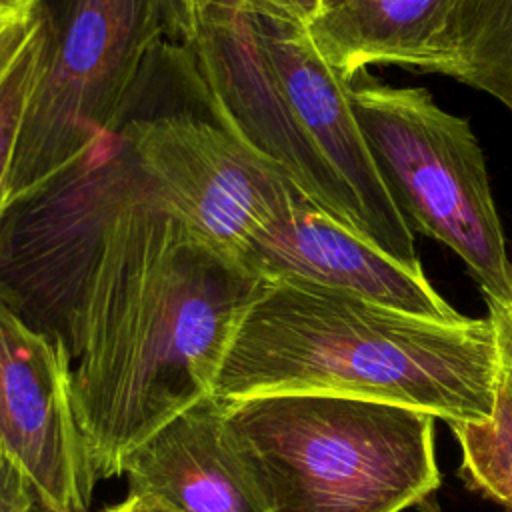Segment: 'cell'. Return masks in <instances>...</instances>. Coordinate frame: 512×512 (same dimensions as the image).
I'll use <instances>...</instances> for the list:
<instances>
[{"instance_id":"5","label":"cell","mask_w":512,"mask_h":512,"mask_svg":"<svg viewBox=\"0 0 512 512\" xmlns=\"http://www.w3.org/2000/svg\"><path fill=\"white\" fill-rule=\"evenodd\" d=\"M162 36L152 0H60L56 14L48 10V44L22 118L10 208L122 128L126 100Z\"/></svg>"},{"instance_id":"13","label":"cell","mask_w":512,"mask_h":512,"mask_svg":"<svg viewBox=\"0 0 512 512\" xmlns=\"http://www.w3.org/2000/svg\"><path fill=\"white\" fill-rule=\"evenodd\" d=\"M444 0H320L308 36L346 82L368 66L394 64L430 72L432 32Z\"/></svg>"},{"instance_id":"17","label":"cell","mask_w":512,"mask_h":512,"mask_svg":"<svg viewBox=\"0 0 512 512\" xmlns=\"http://www.w3.org/2000/svg\"><path fill=\"white\" fill-rule=\"evenodd\" d=\"M488 320L496 348V392L512 400V300L488 302Z\"/></svg>"},{"instance_id":"4","label":"cell","mask_w":512,"mask_h":512,"mask_svg":"<svg viewBox=\"0 0 512 512\" xmlns=\"http://www.w3.org/2000/svg\"><path fill=\"white\" fill-rule=\"evenodd\" d=\"M352 106L380 174L412 230L448 246L486 302L512 300V260L482 148L468 120L426 88L352 82Z\"/></svg>"},{"instance_id":"9","label":"cell","mask_w":512,"mask_h":512,"mask_svg":"<svg viewBox=\"0 0 512 512\" xmlns=\"http://www.w3.org/2000/svg\"><path fill=\"white\" fill-rule=\"evenodd\" d=\"M252 22L280 90L316 154L346 192L360 236L422 268L410 222L394 202L352 106V84L314 48L306 26L250 2Z\"/></svg>"},{"instance_id":"2","label":"cell","mask_w":512,"mask_h":512,"mask_svg":"<svg viewBox=\"0 0 512 512\" xmlns=\"http://www.w3.org/2000/svg\"><path fill=\"white\" fill-rule=\"evenodd\" d=\"M338 394L404 404L444 422H488L496 348L488 318L440 322L290 278H258L214 382L224 404Z\"/></svg>"},{"instance_id":"11","label":"cell","mask_w":512,"mask_h":512,"mask_svg":"<svg viewBox=\"0 0 512 512\" xmlns=\"http://www.w3.org/2000/svg\"><path fill=\"white\" fill-rule=\"evenodd\" d=\"M254 278L304 280L440 322H460L422 268H410L324 212L306 196L294 200L250 244Z\"/></svg>"},{"instance_id":"6","label":"cell","mask_w":512,"mask_h":512,"mask_svg":"<svg viewBox=\"0 0 512 512\" xmlns=\"http://www.w3.org/2000/svg\"><path fill=\"white\" fill-rule=\"evenodd\" d=\"M144 184L122 128L0 224V302L68 350L72 312L112 214Z\"/></svg>"},{"instance_id":"18","label":"cell","mask_w":512,"mask_h":512,"mask_svg":"<svg viewBox=\"0 0 512 512\" xmlns=\"http://www.w3.org/2000/svg\"><path fill=\"white\" fill-rule=\"evenodd\" d=\"M162 32L174 44H188L200 30L196 0H152Z\"/></svg>"},{"instance_id":"19","label":"cell","mask_w":512,"mask_h":512,"mask_svg":"<svg viewBox=\"0 0 512 512\" xmlns=\"http://www.w3.org/2000/svg\"><path fill=\"white\" fill-rule=\"evenodd\" d=\"M46 0H0V46L32 24Z\"/></svg>"},{"instance_id":"20","label":"cell","mask_w":512,"mask_h":512,"mask_svg":"<svg viewBox=\"0 0 512 512\" xmlns=\"http://www.w3.org/2000/svg\"><path fill=\"white\" fill-rule=\"evenodd\" d=\"M248 2L274 10L294 22H300L302 26H308L314 20L320 6V0H248Z\"/></svg>"},{"instance_id":"1","label":"cell","mask_w":512,"mask_h":512,"mask_svg":"<svg viewBox=\"0 0 512 512\" xmlns=\"http://www.w3.org/2000/svg\"><path fill=\"white\" fill-rule=\"evenodd\" d=\"M258 278L200 250L144 184L112 214L68 334L72 394L96 478L202 398Z\"/></svg>"},{"instance_id":"15","label":"cell","mask_w":512,"mask_h":512,"mask_svg":"<svg viewBox=\"0 0 512 512\" xmlns=\"http://www.w3.org/2000/svg\"><path fill=\"white\" fill-rule=\"evenodd\" d=\"M48 44V8L0 46V224L10 210V178L28 100Z\"/></svg>"},{"instance_id":"16","label":"cell","mask_w":512,"mask_h":512,"mask_svg":"<svg viewBox=\"0 0 512 512\" xmlns=\"http://www.w3.org/2000/svg\"><path fill=\"white\" fill-rule=\"evenodd\" d=\"M468 484L502 506L512 500V400L496 392L488 422L452 424Z\"/></svg>"},{"instance_id":"21","label":"cell","mask_w":512,"mask_h":512,"mask_svg":"<svg viewBox=\"0 0 512 512\" xmlns=\"http://www.w3.org/2000/svg\"><path fill=\"white\" fill-rule=\"evenodd\" d=\"M100 512H176L170 506L150 498V496H136V494H128L126 500L112 504Z\"/></svg>"},{"instance_id":"22","label":"cell","mask_w":512,"mask_h":512,"mask_svg":"<svg viewBox=\"0 0 512 512\" xmlns=\"http://www.w3.org/2000/svg\"><path fill=\"white\" fill-rule=\"evenodd\" d=\"M504 508H506V510H508V512H512V500H510V502H508V504H504Z\"/></svg>"},{"instance_id":"3","label":"cell","mask_w":512,"mask_h":512,"mask_svg":"<svg viewBox=\"0 0 512 512\" xmlns=\"http://www.w3.org/2000/svg\"><path fill=\"white\" fill-rule=\"evenodd\" d=\"M434 416L338 394L226 404L232 448L268 512H402L440 486Z\"/></svg>"},{"instance_id":"12","label":"cell","mask_w":512,"mask_h":512,"mask_svg":"<svg viewBox=\"0 0 512 512\" xmlns=\"http://www.w3.org/2000/svg\"><path fill=\"white\" fill-rule=\"evenodd\" d=\"M226 404L208 396L160 426L122 462L130 494L176 512H268L224 426Z\"/></svg>"},{"instance_id":"10","label":"cell","mask_w":512,"mask_h":512,"mask_svg":"<svg viewBox=\"0 0 512 512\" xmlns=\"http://www.w3.org/2000/svg\"><path fill=\"white\" fill-rule=\"evenodd\" d=\"M0 448L44 512H90L96 474L78 424L72 356L0 302Z\"/></svg>"},{"instance_id":"7","label":"cell","mask_w":512,"mask_h":512,"mask_svg":"<svg viewBox=\"0 0 512 512\" xmlns=\"http://www.w3.org/2000/svg\"><path fill=\"white\" fill-rule=\"evenodd\" d=\"M122 134L158 202L188 238L246 276L256 234L304 196L276 162L212 120L162 114L128 120Z\"/></svg>"},{"instance_id":"14","label":"cell","mask_w":512,"mask_h":512,"mask_svg":"<svg viewBox=\"0 0 512 512\" xmlns=\"http://www.w3.org/2000/svg\"><path fill=\"white\" fill-rule=\"evenodd\" d=\"M430 44L432 74L476 88L512 114V0H444Z\"/></svg>"},{"instance_id":"8","label":"cell","mask_w":512,"mask_h":512,"mask_svg":"<svg viewBox=\"0 0 512 512\" xmlns=\"http://www.w3.org/2000/svg\"><path fill=\"white\" fill-rule=\"evenodd\" d=\"M174 64L202 98L212 122L276 162L324 212L356 230L346 192L300 130L260 46L250 4L206 22L188 44H174Z\"/></svg>"}]
</instances>
